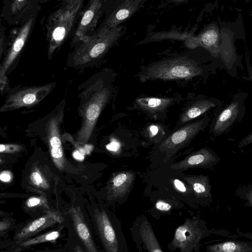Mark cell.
Listing matches in <instances>:
<instances>
[{"mask_svg":"<svg viewBox=\"0 0 252 252\" xmlns=\"http://www.w3.org/2000/svg\"><path fill=\"white\" fill-rule=\"evenodd\" d=\"M94 217L104 247L107 252H118V243L110 220L103 210L95 209Z\"/></svg>","mask_w":252,"mask_h":252,"instance_id":"obj_13","label":"cell"},{"mask_svg":"<svg viewBox=\"0 0 252 252\" xmlns=\"http://www.w3.org/2000/svg\"><path fill=\"white\" fill-rule=\"evenodd\" d=\"M51 85L28 88L19 91L8 96L0 108V112L11 111L36 104L47 95Z\"/></svg>","mask_w":252,"mask_h":252,"instance_id":"obj_10","label":"cell"},{"mask_svg":"<svg viewBox=\"0 0 252 252\" xmlns=\"http://www.w3.org/2000/svg\"><path fill=\"white\" fill-rule=\"evenodd\" d=\"M209 118L204 117L199 121L179 128L164 140L159 146L160 151L172 154L189 142L208 125Z\"/></svg>","mask_w":252,"mask_h":252,"instance_id":"obj_9","label":"cell"},{"mask_svg":"<svg viewBox=\"0 0 252 252\" xmlns=\"http://www.w3.org/2000/svg\"><path fill=\"white\" fill-rule=\"evenodd\" d=\"M248 96L246 92L236 94L230 102L215 118L211 131L215 136L228 132L237 122H240L245 113V101Z\"/></svg>","mask_w":252,"mask_h":252,"instance_id":"obj_6","label":"cell"},{"mask_svg":"<svg viewBox=\"0 0 252 252\" xmlns=\"http://www.w3.org/2000/svg\"><path fill=\"white\" fill-rule=\"evenodd\" d=\"M184 179L192 187L196 196L199 198H211V186L208 176L189 175Z\"/></svg>","mask_w":252,"mask_h":252,"instance_id":"obj_21","label":"cell"},{"mask_svg":"<svg viewBox=\"0 0 252 252\" xmlns=\"http://www.w3.org/2000/svg\"><path fill=\"white\" fill-rule=\"evenodd\" d=\"M205 234L198 220L188 219L176 229L171 244L182 252L196 251Z\"/></svg>","mask_w":252,"mask_h":252,"instance_id":"obj_8","label":"cell"},{"mask_svg":"<svg viewBox=\"0 0 252 252\" xmlns=\"http://www.w3.org/2000/svg\"><path fill=\"white\" fill-rule=\"evenodd\" d=\"M44 203L43 198L39 197H31L28 199L26 205L28 207H33L42 204Z\"/></svg>","mask_w":252,"mask_h":252,"instance_id":"obj_29","label":"cell"},{"mask_svg":"<svg viewBox=\"0 0 252 252\" xmlns=\"http://www.w3.org/2000/svg\"><path fill=\"white\" fill-rule=\"evenodd\" d=\"M39 7L37 0H9L3 5L1 18L10 26L18 25L24 18Z\"/></svg>","mask_w":252,"mask_h":252,"instance_id":"obj_11","label":"cell"},{"mask_svg":"<svg viewBox=\"0 0 252 252\" xmlns=\"http://www.w3.org/2000/svg\"><path fill=\"white\" fill-rule=\"evenodd\" d=\"M219 28L216 24L207 27L198 36L191 39L188 46L191 48L202 47L207 50L215 58L220 56L221 45L220 42Z\"/></svg>","mask_w":252,"mask_h":252,"instance_id":"obj_12","label":"cell"},{"mask_svg":"<svg viewBox=\"0 0 252 252\" xmlns=\"http://www.w3.org/2000/svg\"><path fill=\"white\" fill-rule=\"evenodd\" d=\"M22 149L20 145L17 144H2L0 145V153H14L20 151Z\"/></svg>","mask_w":252,"mask_h":252,"instance_id":"obj_27","label":"cell"},{"mask_svg":"<svg viewBox=\"0 0 252 252\" xmlns=\"http://www.w3.org/2000/svg\"><path fill=\"white\" fill-rule=\"evenodd\" d=\"M48 139L52 160L60 170L64 165V158L59 130V123L56 118L51 119L47 124Z\"/></svg>","mask_w":252,"mask_h":252,"instance_id":"obj_16","label":"cell"},{"mask_svg":"<svg viewBox=\"0 0 252 252\" xmlns=\"http://www.w3.org/2000/svg\"><path fill=\"white\" fill-rule=\"evenodd\" d=\"M193 61L187 58L166 60L150 65L139 76L142 82L155 80H189L202 73Z\"/></svg>","mask_w":252,"mask_h":252,"instance_id":"obj_3","label":"cell"},{"mask_svg":"<svg viewBox=\"0 0 252 252\" xmlns=\"http://www.w3.org/2000/svg\"><path fill=\"white\" fill-rule=\"evenodd\" d=\"M2 3H3V5H4L6 3H7L9 0H1Z\"/></svg>","mask_w":252,"mask_h":252,"instance_id":"obj_40","label":"cell"},{"mask_svg":"<svg viewBox=\"0 0 252 252\" xmlns=\"http://www.w3.org/2000/svg\"><path fill=\"white\" fill-rule=\"evenodd\" d=\"M156 207L157 209L163 211H167L171 209L170 204L161 200H158L156 202Z\"/></svg>","mask_w":252,"mask_h":252,"instance_id":"obj_30","label":"cell"},{"mask_svg":"<svg viewBox=\"0 0 252 252\" xmlns=\"http://www.w3.org/2000/svg\"><path fill=\"white\" fill-rule=\"evenodd\" d=\"M10 225V223L6 221H1L0 223V229L1 231L7 229Z\"/></svg>","mask_w":252,"mask_h":252,"instance_id":"obj_37","label":"cell"},{"mask_svg":"<svg viewBox=\"0 0 252 252\" xmlns=\"http://www.w3.org/2000/svg\"><path fill=\"white\" fill-rule=\"evenodd\" d=\"M60 236L58 231H53L41 235L33 238L23 241L19 243V245L23 247H27L39 243L55 241Z\"/></svg>","mask_w":252,"mask_h":252,"instance_id":"obj_24","label":"cell"},{"mask_svg":"<svg viewBox=\"0 0 252 252\" xmlns=\"http://www.w3.org/2000/svg\"><path fill=\"white\" fill-rule=\"evenodd\" d=\"M86 153V152L85 149L80 148L73 152V156L74 158L77 160H83L84 159V156Z\"/></svg>","mask_w":252,"mask_h":252,"instance_id":"obj_34","label":"cell"},{"mask_svg":"<svg viewBox=\"0 0 252 252\" xmlns=\"http://www.w3.org/2000/svg\"><path fill=\"white\" fill-rule=\"evenodd\" d=\"M121 28L101 25L90 35L76 44L72 57L75 64H84L101 57L118 39Z\"/></svg>","mask_w":252,"mask_h":252,"instance_id":"obj_2","label":"cell"},{"mask_svg":"<svg viewBox=\"0 0 252 252\" xmlns=\"http://www.w3.org/2000/svg\"><path fill=\"white\" fill-rule=\"evenodd\" d=\"M110 95L108 88L100 87L94 90L84 104L81 112L82 126L76 137V141L78 143L85 144L88 141L101 110L108 101Z\"/></svg>","mask_w":252,"mask_h":252,"instance_id":"obj_4","label":"cell"},{"mask_svg":"<svg viewBox=\"0 0 252 252\" xmlns=\"http://www.w3.org/2000/svg\"><path fill=\"white\" fill-rule=\"evenodd\" d=\"M38 2L39 3V4H41V3H46V2H49V1H66V2H69V1H71L73 0H37Z\"/></svg>","mask_w":252,"mask_h":252,"instance_id":"obj_38","label":"cell"},{"mask_svg":"<svg viewBox=\"0 0 252 252\" xmlns=\"http://www.w3.org/2000/svg\"><path fill=\"white\" fill-rule=\"evenodd\" d=\"M0 24V47L1 56L5 46L6 35L5 27L2 24L1 22Z\"/></svg>","mask_w":252,"mask_h":252,"instance_id":"obj_28","label":"cell"},{"mask_svg":"<svg viewBox=\"0 0 252 252\" xmlns=\"http://www.w3.org/2000/svg\"><path fill=\"white\" fill-rule=\"evenodd\" d=\"M220 158L212 149L203 148L192 154L184 159L171 165L175 169H186L192 167L210 168L216 165Z\"/></svg>","mask_w":252,"mask_h":252,"instance_id":"obj_14","label":"cell"},{"mask_svg":"<svg viewBox=\"0 0 252 252\" xmlns=\"http://www.w3.org/2000/svg\"><path fill=\"white\" fill-rule=\"evenodd\" d=\"M84 0L61 2L60 7L51 13L45 23L48 54L51 56L75 29L84 8Z\"/></svg>","mask_w":252,"mask_h":252,"instance_id":"obj_1","label":"cell"},{"mask_svg":"<svg viewBox=\"0 0 252 252\" xmlns=\"http://www.w3.org/2000/svg\"><path fill=\"white\" fill-rule=\"evenodd\" d=\"M69 213L75 230L87 251L97 252V250L93 241L89 228L85 221L84 216L80 207H72L70 210Z\"/></svg>","mask_w":252,"mask_h":252,"instance_id":"obj_17","label":"cell"},{"mask_svg":"<svg viewBox=\"0 0 252 252\" xmlns=\"http://www.w3.org/2000/svg\"><path fill=\"white\" fill-rule=\"evenodd\" d=\"M30 179L32 185L42 189L49 188V184L39 169L34 167L30 173Z\"/></svg>","mask_w":252,"mask_h":252,"instance_id":"obj_25","label":"cell"},{"mask_svg":"<svg viewBox=\"0 0 252 252\" xmlns=\"http://www.w3.org/2000/svg\"><path fill=\"white\" fill-rule=\"evenodd\" d=\"M238 237H243L252 241V233L239 232Z\"/></svg>","mask_w":252,"mask_h":252,"instance_id":"obj_36","label":"cell"},{"mask_svg":"<svg viewBox=\"0 0 252 252\" xmlns=\"http://www.w3.org/2000/svg\"><path fill=\"white\" fill-rule=\"evenodd\" d=\"M135 178L131 172L120 173L114 177L107 186V197L113 200L123 197L129 190Z\"/></svg>","mask_w":252,"mask_h":252,"instance_id":"obj_18","label":"cell"},{"mask_svg":"<svg viewBox=\"0 0 252 252\" xmlns=\"http://www.w3.org/2000/svg\"><path fill=\"white\" fill-rule=\"evenodd\" d=\"M104 0H89L84 7L73 31L72 42L75 45L92 34L103 12Z\"/></svg>","mask_w":252,"mask_h":252,"instance_id":"obj_7","label":"cell"},{"mask_svg":"<svg viewBox=\"0 0 252 252\" xmlns=\"http://www.w3.org/2000/svg\"><path fill=\"white\" fill-rule=\"evenodd\" d=\"M174 185L176 189L179 191L184 192L186 191V188L184 184L180 180L175 179Z\"/></svg>","mask_w":252,"mask_h":252,"instance_id":"obj_35","label":"cell"},{"mask_svg":"<svg viewBox=\"0 0 252 252\" xmlns=\"http://www.w3.org/2000/svg\"><path fill=\"white\" fill-rule=\"evenodd\" d=\"M150 131L152 135H156L158 131V128L155 126H152L150 127Z\"/></svg>","mask_w":252,"mask_h":252,"instance_id":"obj_39","label":"cell"},{"mask_svg":"<svg viewBox=\"0 0 252 252\" xmlns=\"http://www.w3.org/2000/svg\"><path fill=\"white\" fill-rule=\"evenodd\" d=\"M120 143L115 139H113L110 143L106 145L107 149L113 152H118L120 150Z\"/></svg>","mask_w":252,"mask_h":252,"instance_id":"obj_31","label":"cell"},{"mask_svg":"<svg viewBox=\"0 0 252 252\" xmlns=\"http://www.w3.org/2000/svg\"><path fill=\"white\" fill-rule=\"evenodd\" d=\"M252 143V132L247 135L238 143V148H242Z\"/></svg>","mask_w":252,"mask_h":252,"instance_id":"obj_32","label":"cell"},{"mask_svg":"<svg viewBox=\"0 0 252 252\" xmlns=\"http://www.w3.org/2000/svg\"><path fill=\"white\" fill-rule=\"evenodd\" d=\"M62 220L61 217L57 213L48 212L43 216L28 223L16 234L14 239L18 243H20L58 222H61Z\"/></svg>","mask_w":252,"mask_h":252,"instance_id":"obj_15","label":"cell"},{"mask_svg":"<svg viewBox=\"0 0 252 252\" xmlns=\"http://www.w3.org/2000/svg\"><path fill=\"white\" fill-rule=\"evenodd\" d=\"M141 238L148 251L162 252L163 251L154 233L150 223L147 220L143 221L140 226Z\"/></svg>","mask_w":252,"mask_h":252,"instance_id":"obj_23","label":"cell"},{"mask_svg":"<svg viewBox=\"0 0 252 252\" xmlns=\"http://www.w3.org/2000/svg\"><path fill=\"white\" fill-rule=\"evenodd\" d=\"M0 179L4 183L10 182L12 180V174L9 171H3L0 173Z\"/></svg>","mask_w":252,"mask_h":252,"instance_id":"obj_33","label":"cell"},{"mask_svg":"<svg viewBox=\"0 0 252 252\" xmlns=\"http://www.w3.org/2000/svg\"><path fill=\"white\" fill-rule=\"evenodd\" d=\"M236 195L246 201L245 206L252 207V185H243L236 191Z\"/></svg>","mask_w":252,"mask_h":252,"instance_id":"obj_26","label":"cell"},{"mask_svg":"<svg viewBox=\"0 0 252 252\" xmlns=\"http://www.w3.org/2000/svg\"><path fill=\"white\" fill-rule=\"evenodd\" d=\"M173 101V99L170 98L155 97H140L135 100L137 106L141 109L153 113L163 111Z\"/></svg>","mask_w":252,"mask_h":252,"instance_id":"obj_22","label":"cell"},{"mask_svg":"<svg viewBox=\"0 0 252 252\" xmlns=\"http://www.w3.org/2000/svg\"><path fill=\"white\" fill-rule=\"evenodd\" d=\"M209 252H252V242L230 240L209 245Z\"/></svg>","mask_w":252,"mask_h":252,"instance_id":"obj_20","label":"cell"},{"mask_svg":"<svg viewBox=\"0 0 252 252\" xmlns=\"http://www.w3.org/2000/svg\"><path fill=\"white\" fill-rule=\"evenodd\" d=\"M39 9L40 7L24 18L12 32L10 46L0 68L1 89L6 83V71L20 54L32 32Z\"/></svg>","mask_w":252,"mask_h":252,"instance_id":"obj_5","label":"cell"},{"mask_svg":"<svg viewBox=\"0 0 252 252\" xmlns=\"http://www.w3.org/2000/svg\"><path fill=\"white\" fill-rule=\"evenodd\" d=\"M222 102L215 98H205L199 100L188 107L181 115L179 123L185 124L192 120L214 108H220Z\"/></svg>","mask_w":252,"mask_h":252,"instance_id":"obj_19","label":"cell"}]
</instances>
